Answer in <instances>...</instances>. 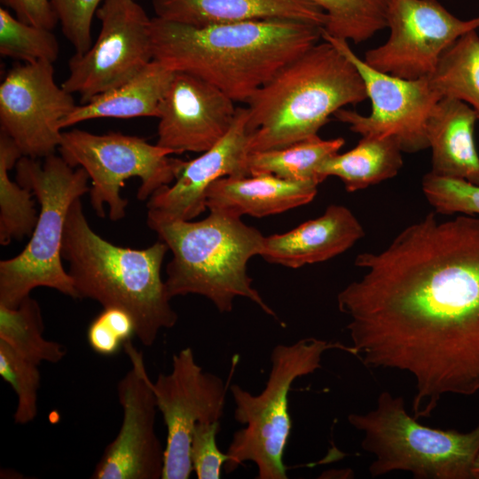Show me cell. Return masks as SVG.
Here are the masks:
<instances>
[{"label":"cell","mask_w":479,"mask_h":479,"mask_svg":"<svg viewBox=\"0 0 479 479\" xmlns=\"http://www.w3.org/2000/svg\"><path fill=\"white\" fill-rule=\"evenodd\" d=\"M355 265L364 274L337 295L351 346L366 367L412 377L413 417H430L445 395L477 393L479 217L429 213Z\"/></svg>","instance_id":"cell-1"},{"label":"cell","mask_w":479,"mask_h":479,"mask_svg":"<svg viewBox=\"0 0 479 479\" xmlns=\"http://www.w3.org/2000/svg\"><path fill=\"white\" fill-rule=\"evenodd\" d=\"M323 27L292 20L191 26L152 18L153 59L247 103L284 66L322 39Z\"/></svg>","instance_id":"cell-2"},{"label":"cell","mask_w":479,"mask_h":479,"mask_svg":"<svg viewBox=\"0 0 479 479\" xmlns=\"http://www.w3.org/2000/svg\"><path fill=\"white\" fill-rule=\"evenodd\" d=\"M168 250L160 240L143 249L114 245L92 230L81 199L69 208L61 255L68 263L78 298L127 311L134 320L136 336L147 347L162 329L174 327L178 319L161 278Z\"/></svg>","instance_id":"cell-3"},{"label":"cell","mask_w":479,"mask_h":479,"mask_svg":"<svg viewBox=\"0 0 479 479\" xmlns=\"http://www.w3.org/2000/svg\"><path fill=\"white\" fill-rule=\"evenodd\" d=\"M367 98L353 64L327 41L284 66L247 101L250 153L318 136L331 115Z\"/></svg>","instance_id":"cell-4"},{"label":"cell","mask_w":479,"mask_h":479,"mask_svg":"<svg viewBox=\"0 0 479 479\" xmlns=\"http://www.w3.org/2000/svg\"><path fill=\"white\" fill-rule=\"evenodd\" d=\"M172 253L165 280L169 297L199 294L221 313L231 312L238 297L249 299L266 314L273 310L252 286L247 263L261 255L264 236L240 217L217 211L200 221L147 223Z\"/></svg>","instance_id":"cell-5"},{"label":"cell","mask_w":479,"mask_h":479,"mask_svg":"<svg viewBox=\"0 0 479 479\" xmlns=\"http://www.w3.org/2000/svg\"><path fill=\"white\" fill-rule=\"evenodd\" d=\"M15 168L16 181L33 192L40 211L25 248L0 262V304L16 308L40 287L78 298L62 264L61 247L69 208L90 189L89 175L55 153L45 157L43 162L22 156Z\"/></svg>","instance_id":"cell-6"},{"label":"cell","mask_w":479,"mask_h":479,"mask_svg":"<svg viewBox=\"0 0 479 479\" xmlns=\"http://www.w3.org/2000/svg\"><path fill=\"white\" fill-rule=\"evenodd\" d=\"M334 349L356 356L351 345L303 338L272 349L269 377L260 394H251L237 384L231 386L234 418L244 427L232 437L224 465L226 473L250 461L256 466L259 479L287 478L284 453L292 428L289 392L295 380L321 368L324 353Z\"/></svg>","instance_id":"cell-7"},{"label":"cell","mask_w":479,"mask_h":479,"mask_svg":"<svg viewBox=\"0 0 479 479\" xmlns=\"http://www.w3.org/2000/svg\"><path fill=\"white\" fill-rule=\"evenodd\" d=\"M349 423L364 435L361 447L373 459L372 477L395 471L416 479H472L479 454V421L469 432L422 425L409 415L402 397L382 391L374 409L350 413Z\"/></svg>","instance_id":"cell-8"},{"label":"cell","mask_w":479,"mask_h":479,"mask_svg":"<svg viewBox=\"0 0 479 479\" xmlns=\"http://www.w3.org/2000/svg\"><path fill=\"white\" fill-rule=\"evenodd\" d=\"M58 150L71 167L86 170L91 181L89 192L93 210L104 218L107 207L112 221L126 216L128 200L121 194L126 180L140 179L137 197L145 200L171 185L184 163L170 158L174 153L169 149L120 132L63 131Z\"/></svg>","instance_id":"cell-9"},{"label":"cell","mask_w":479,"mask_h":479,"mask_svg":"<svg viewBox=\"0 0 479 479\" xmlns=\"http://www.w3.org/2000/svg\"><path fill=\"white\" fill-rule=\"evenodd\" d=\"M94 44L68 61L61 84L84 104L138 74L153 59L152 19L137 0H104Z\"/></svg>","instance_id":"cell-10"},{"label":"cell","mask_w":479,"mask_h":479,"mask_svg":"<svg viewBox=\"0 0 479 479\" xmlns=\"http://www.w3.org/2000/svg\"><path fill=\"white\" fill-rule=\"evenodd\" d=\"M322 39L334 45L357 68L372 103L368 115L342 108L334 116L361 137H395L404 153L428 148L427 120L442 98L429 79L409 80L381 72L360 59L347 40L332 36L324 29Z\"/></svg>","instance_id":"cell-11"},{"label":"cell","mask_w":479,"mask_h":479,"mask_svg":"<svg viewBox=\"0 0 479 479\" xmlns=\"http://www.w3.org/2000/svg\"><path fill=\"white\" fill-rule=\"evenodd\" d=\"M388 40L367 51L370 67L400 78H428L459 37L479 28V17L460 20L437 0H386Z\"/></svg>","instance_id":"cell-12"},{"label":"cell","mask_w":479,"mask_h":479,"mask_svg":"<svg viewBox=\"0 0 479 479\" xmlns=\"http://www.w3.org/2000/svg\"><path fill=\"white\" fill-rule=\"evenodd\" d=\"M151 387L167 428L161 479H188L192 432L199 422L220 421L227 385L205 372L186 347L173 355L171 371L160 373Z\"/></svg>","instance_id":"cell-13"},{"label":"cell","mask_w":479,"mask_h":479,"mask_svg":"<svg viewBox=\"0 0 479 479\" xmlns=\"http://www.w3.org/2000/svg\"><path fill=\"white\" fill-rule=\"evenodd\" d=\"M74 94L59 85L52 63L13 67L0 85V127L22 156L45 158L59 148L62 121L76 107Z\"/></svg>","instance_id":"cell-14"},{"label":"cell","mask_w":479,"mask_h":479,"mask_svg":"<svg viewBox=\"0 0 479 479\" xmlns=\"http://www.w3.org/2000/svg\"><path fill=\"white\" fill-rule=\"evenodd\" d=\"M132 367L117 384L122 421L105 448L93 479H161L164 449L155 429L156 399L143 356L130 341L124 344Z\"/></svg>","instance_id":"cell-15"},{"label":"cell","mask_w":479,"mask_h":479,"mask_svg":"<svg viewBox=\"0 0 479 479\" xmlns=\"http://www.w3.org/2000/svg\"><path fill=\"white\" fill-rule=\"evenodd\" d=\"M234 101L207 81L175 72L160 106L156 145L174 154L203 153L230 130Z\"/></svg>","instance_id":"cell-16"},{"label":"cell","mask_w":479,"mask_h":479,"mask_svg":"<svg viewBox=\"0 0 479 479\" xmlns=\"http://www.w3.org/2000/svg\"><path fill=\"white\" fill-rule=\"evenodd\" d=\"M247 109L239 107L228 132L211 148L184 161L175 181L147 201L146 222L192 220L207 209L206 192L217 179L250 176L247 169Z\"/></svg>","instance_id":"cell-17"},{"label":"cell","mask_w":479,"mask_h":479,"mask_svg":"<svg viewBox=\"0 0 479 479\" xmlns=\"http://www.w3.org/2000/svg\"><path fill=\"white\" fill-rule=\"evenodd\" d=\"M364 235L362 224L348 208L331 204L322 216L285 233L265 237L261 256L269 263L297 269L341 255Z\"/></svg>","instance_id":"cell-18"},{"label":"cell","mask_w":479,"mask_h":479,"mask_svg":"<svg viewBox=\"0 0 479 479\" xmlns=\"http://www.w3.org/2000/svg\"><path fill=\"white\" fill-rule=\"evenodd\" d=\"M155 17L206 26L255 20H292L325 27L326 12L311 0H152Z\"/></svg>","instance_id":"cell-19"},{"label":"cell","mask_w":479,"mask_h":479,"mask_svg":"<svg viewBox=\"0 0 479 479\" xmlns=\"http://www.w3.org/2000/svg\"><path fill=\"white\" fill-rule=\"evenodd\" d=\"M318 185L270 174L224 177L207 190L206 205L209 211L240 218L244 215L263 217L310 203L317 194Z\"/></svg>","instance_id":"cell-20"},{"label":"cell","mask_w":479,"mask_h":479,"mask_svg":"<svg viewBox=\"0 0 479 479\" xmlns=\"http://www.w3.org/2000/svg\"><path fill=\"white\" fill-rule=\"evenodd\" d=\"M478 120L475 111L461 100L443 97L436 103L426 123L432 174L479 185V153L475 140Z\"/></svg>","instance_id":"cell-21"},{"label":"cell","mask_w":479,"mask_h":479,"mask_svg":"<svg viewBox=\"0 0 479 479\" xmlns=\"http://www.w3.org/2000/svg\"><path fill=\"white\" fill-rule=\"evenodd\" d=\"M175 71L153 59L122 85L77 105L62 121V129L98 118L159 117L162 98Z\"/></svg>","instance_id":"cell-22"},{"label":"cell","mask_w":479,"mask_h":479,"mask_svg":"<svg viewBox=\"0 0 479 479\" xmlns=\"http://www.w3.org/2000/svg\"><path fill=\"white\" fill-rule=\"evenodd\" d=\"M403 153L393 137L365 136L351 150L325 160L318 174L322 181L338 177L353 192L396 177L403 167Z\"/></svg>","instance_id":"cell-23"},{"label":"cell","mask_w":479,"mask_h":479,"mask_svg":"<svg viewBox=\"0 0 479 479\" xmlns=\"http://www.w3.org/2000/svg\"><path fill=\"white\" fill-rule=\"evenodd\" d=\"M343 137L322 139L318 135L288 146L250 153L247 169L250 176L270 174L291 181H309L318 185L323 181L318 174L321 163L339 153Z\"/></svg>","instance_id":"cell-24"},{"label":"cell","mask_w":479,"mask_h":479,"mask_svg":"<svg viewBox=\"0 0 479 479\" xmlns=\"http://www.w3.org/2000/svg\"><path fill=\"white\" fill-rule=\"evenodd\" d=\"M471 30L452 43L428 77L441 97L470 106L479 118V35Z\"/></svg>","instance_id":"cell-25"},{"label":"cell","mask_w":479,"mask_h":479,"mask_svg":"<svg viewBox=\"0 0 479 479\" xmlns=\"http://www.w3.org/2000/svg\"><path fill=\"white\" fill-rule=\"evenodd\" d=\"M22 153L15 142L0 132V243L31 236L38 214L33 192L10 178L9 171L16 166Z\"/></svg>","instance_id":"cell-26"},{"label":"cell","mask_w":479,"mask_h":479,"mask_svg":"<svg viewBox=\"0 0 479 479\" xmlns=\"http://www.w3.org/2000/svg\"><path fill=\"white\" fill-rule=\"evenodd\" d=\"M43 321L39 303L30 295L16 308L0 304V340L29 361L59 363L66 348L43 337Z\"/></svg>","instance_id":"cell-27"},{"label":"cell","mask_w":479,"mask_h":479,"mask_svg":"<svg viewBox=\"0 0 479 479\" xmlns=\"http://www.w3.org/2000/svg\"><path fill=\"white\" fill-rule=\"evenodd\" d=\"M311 1L326 12L323 29L332 36L358 43L387 27L386 0Z\"/></svg>","instance_id":"cell-28"},{"label":"cell","mask_w":479,"mask_h":479,"mask_svg":"<svg viewBox=\"0 0 479 479\" xmlns=\"http://www.w3.org/2000/svg\"><path fill=\"white\" fill-rule=\"evenodd\" d=\"M59 45L51 29L34 26L0 8V54L24 63H54Z\"/></svg>","instance_id":"cell-29"},{"label":"cell","mask_w":479,"mask_h":479,"mask_svg":"<svg viewBox=\"0 0 479 479\" xmlns=\"http://www.w3.org/2000/svg\"><path fill=\"white\" fill-rule=\"evenodd\" d=\"M0 375L17 397L16 424L26 425L37 414V397L41 384L38 365L25 358L0 340Z\"/></svg>","instance_id":"cell-30"},{"label":"cell","mask_w":479,"mask_h":479,"mask_svg":"<svg viewBox=\"0 0 479 479\" xmlns=\"http://www.w3.org/2000/svg\"><path fill=\"white\" fill-rule=\"evenodd\" d=\"M421 189L436 213L479 216L477 185L428 172L422 178Z\"/></svg>","instance_id":"cell-31"},{"label":"cell","mask_w":479,"mask_h":479,"mask_svg":"<svg viewBox=\"0 0 479 479\" xmlns=\"http://www.w3.org/2000/svg\"><path fill=\"white\" fill-rule=\"evenodd\" d=\"M133 335L136 328L132 317L117 307L103 308L87 330L91 349L106 357L115 355Z\"/></svg>","instance_id":"cell-32"},{"label":"cell","mask_w":479,"mask_h":479,"mask_svg":"<svg viewBox=\"0 0 479 479\" xmlns=\"http://www.w3.org/2000/svg\"><path fill=\"white\" fill-rule=\"evenodd\" d=\"M65 37L75 53H84L92 45L91 24L104 0H51Z\"/></svg>","instance_id":"cell-33"},{"label":"cell","mask_w":479,"mask_h":479,"mask_svg":"<svg viewBox=\"0 0 479 479\" xmlns=\"http://www.w3.org/2000/svg\"><path fill=\"white\" fill-rule=\"evenodd\" d=\"M220 421L199 422L192 436L191 460L199 479H219L228 459L226 452L218 448L216 436Z\"/></svg>","instance_id":"cell-34"},{"label":"cell","mask_w":479,"mask_h":479,"mask_svg":"<svg viewBox=\"0 0 479 479\" xmlns=\"http://www.w3.org/2000/svg\"><path fill=\"white\" fill-rule=\"evenodd\" d=\"M23 22L53 29L59 22L51 0H0Z\"/></svg>","instance_id":"cell-35"},{"label":"cell","mask_w":479,"mask_h":479,"mask_svg":"<svg viewBox=\"0 0 479 479\" xmlns=\"http://www.w3.org/2000/svg\"><path fill=\"white\" fill-rule=\"evenodd\" d=\"M472 478L479 479V454L477 458L475 459V461L472 468Z\"/></svg>","instance_id":"cell-36"}]
</instances>
